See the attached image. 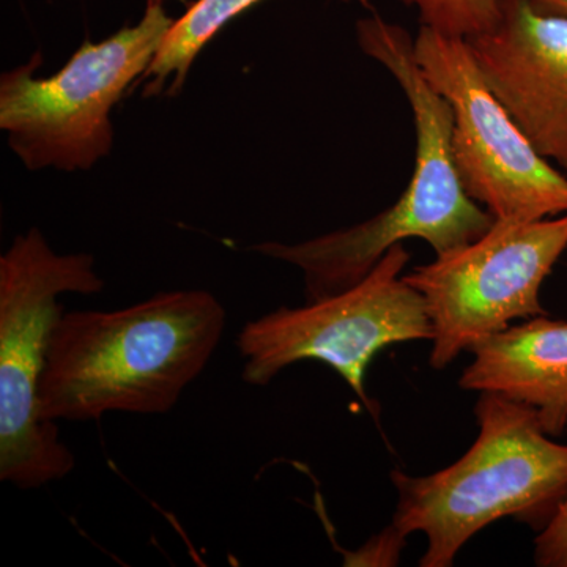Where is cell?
Returning <instances> with one entry per match:
<instances>
[{"instance_id":"cell-1","label":"cell","mask_w":567,"mask_h":567,"mask_svg":"<svg viewBox=\"0 0 567 567\" xmlns=\"http://www.w3.org/2000/svg\"><path fill=\"white\" fill-rule=\"evenodd\" d=\"M226 309L207 290L159 292L114 311L63 312L40 382L44 420L171 412L221 342Z\"/></svg>"},{"instance_id":"cell-2","label":"cell","mask_w":567,"mask_h":567,"mask_svg":"<svg viewBox=\"0 0 567 567\" xmlns=\"http://www.w3.org/2000/svg\"><path fill=\"white\" fill-rule=\"evenodd\" d=\"M358 47L385 66L413 112L416 162L398 203L347 229L300 241H265L249 251L300 268L306 301L344 292L361 281L394 245L420 238L436 256L475 241L495 218L465 192L453 155V110L429 84L415 55V40L380 14L357 22Z\"/></svg>"},{"instance_id":"cell-3","label":"cell","mask_w":567,"mask_h":567,"mask_svg":"<svg viewBox=\"0 0 567 567\" xmlns=\"http://www.w3.org/2000/svg\"><path fill=\"white\" fill-rule=\"evenodd\" d=\"M475 415L480 435L453 465L427 476L391 473V527L427 536L421 567L453 566L461 548L499 518L540 532L567 496V445L546 434L532 406L483 391Z\"/></svg>"},{"instance_id":"cell-4","label":"cell","mask_w":567,"mask_h":567,"mask_svg":"<svg viewBox=\"0 0 567 567\" xmlns=\"http://www.w3.org/2000/svg\"><path fill=\"white\" fill-rule=\"evenodd\" d=\"M104 281L92 254H58L37 227L0 256V480L40 488L69 476L76 458L58 423L44 420L40 382L63 316V293L95 295Z\"/></svg>"},{"instance_id":"cell-5","label":"cell","mask_w":567,"mask_h":567,"mask_svg":"<svg viewBox=\"0 0 567 567\" xmlns=\"http://www.w3.org/2000/svg\"><path fill=\"white\" fill-rule=\"evenodd\" d=\"M174 18L145 6L136 24L102 41H84L52 76H37L43 58L0 76V130L25 169L89 171L114 145L112 111L142 80Z\"/></svg>"},{"instance_id":"cell-6","label":"cell","mask_w":567,"mask_h":567,"mask_svg":"<svg viewBox=\"0 0 567 567\" xmlns=\"http://www.w3.org/2000/svg\"><path fill=\"white\" fill-rule=\"evenodd\" d=\"M409 260L404 245H394L344 292L300 308L284 306L246 323L237 338L245 382L267 386L289 365L319 361L379 420V406L365 393L368 365L386 347L434 338L424 298L404 279Z\"/></svg>"},{"instance_id":"cell-7","label":"cell","mask_w":567,"mask_h":567,"mask_svg":"<svg viewBox=\"0 0 567 567\" xmlns=\"http://www.w3.org/2000/svg\"><path fill=\"white\" fill-rule=\"evenodd\" d=\"M567 249V213L536 221H498L472 244L404 279L424 298L436 371L517 320L547 316L540 287Z\"/></svg>"},{"instance_id":"cell-8","label":"cell","mask_w":567,"mask_h":567,"mask_svg":"<svg viewBox=\"0 0 567 567\" xmlns=\"http://www.w3.org/2000/svg\"><path fill=\"white\" fill-rule=\"evenodd\" d=\"M415 55L453 110V155L470 197L498 221L567 213V174L533 147L491 91L465 39L421 25Z\"/></svg>"},{"instance_id":"cell-9","label":"cell","mask_w":567,"mask_h":567,"mask_svg":"<svg viewBox=\"0 0 567 567\" xmlns=\"http://www.w3.org/2000/svg\"><path fill=\"white\" fill-rule=\"evenodd\" d=\"M466 41L522 133L567 174V17L532 0H499L494 28Z\"/></svg>"},{"instance_id":"cell-10","label":"cell","mask_w":567,"mask_h":567,"mask_svg":"<svg viewBox=\"0 0 567 567\" xmlns=\"http://www.w3.org/2000/svg\"><path fill=\"white\" fill-rule=\"evenodd\" d=\"M465 391H492L532 406L551 439L567 427V322L547 316L511 324L470 347Z\"/></svg>"},{"instance_id":"cell-11","label":"cell","mask_w":567,"mask_h":567,"mask_svg":"<svg viewBox=\"0 0 567 567\" xmlns=\"http://www.w3.org/2000/svg\"><path fill=\"white\" fill-rule=\"evenodd\" d=\"M262 0H194L181 18L174 20L155 61L144 74L145 95H159L167 91L175 95L182 91L193 63L204 48L229 22L252 9ZM369 7V0H354Z\"/></svg>"},{"instance_id":"cell-12","label":"cell","mask_w":567,"mask_h":567,"mask_svg":"<svg viewBox=\"0 0 567 567\" xmlns=\"http://www.w3.org/2000/svg\"><path fill=\"white\" fill-rule=\"evenodd\" d=\"M417 11L421 25L457 39L491 31L499 17V0H401Z\"/></svg>"},{"instance_id":"cell-13","label":"cell","mask_w":567,"mask_h":567,"mask_svg":"<svg viewBox=\"0 0 567 567\" xmlns=\"http://www.w3.org/2000/svg\"><path fill=\"white\" fill-rule=\"evenodd\" d=\"M535 561L539 567H567V496L536 537Z\"/></svg>"},{"instance_id":"cell-14","label":"cell","mask_w":567,"mask_h":567,"mask_svg":"<svg viewBox=\"0 0 567 567\" xmlns=\"http://www.w3.org/2000/svg\"><path fill=\"white\" fill-rule=\"evenodd\" d=\"M532 2L537 3V6L543 7V9L555 11V13L565 14V17H567V0H532Z\"/></svg>"},{"instance_id":"cell-15","label":"cell","mask_w":567,"mask_h":567,"mask_svg":"<svg viewBox=\"0 0 567 567\" xmlns=\"http://www.w3.org/2000/svg\"><path fill=\"white\" fill-rule=\"evenodd\" d=\"M166 2H169V0H147V6H164ZM174 2H181L188 6V0H174Z\"/></svg>"}]
</instances>
